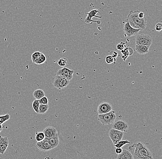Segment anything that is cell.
I'll return each mask as SVG.
<instances>
[{
    "mask_svg": "<svg viewBox=\"0 0 162 159\" xmlns=\"http://www.w3.org/2000/svg\"><path fill=\"white\" fill-rule=\"evenodd\" d=\"M128 149L133 159H153L149 149L139 141L129 146Z\"/></svg>",
    "mask_w": 162,
    "mask_h": 159,
    "instance_id": "cell-1",
    "label": "cell"
},
{
    "mask_svg": "<svg viewBox=\"0 0 162 159\" xmlns=\"http://www.w3.org/2000/svg\"><path fill=\"white\" fill-rule=\"evenodd\" d=\"M139 12V10L134 11L132 9L127 16L126 21L134 28L142 31L145 29L147 25V20L146 17L142 18H139L138 17Z\"/></svg>",
    "mask_w": 162,
    "mask_h": 159,
    "instance_id": "cell-2",
    "label": "cell"
},
{
    "mask_svg": "<svg viewBox=\"0 0 162 159\" xmlns=\"http://www.w3.org/2000/svg\"><path fill=\"white\" fill-rule=\"evenodd\" d=\"M115 113V111H111L105 114H99L98 120L103 125H110L116 120L117 116Z\"/></svg>",
    "mask_w": 162,
    "mask_h": 159,
    "instance_id": "cell-3",
    "label": "cell"
},
{
    "mask_svg": "<svg viewBox=\"0 0 162 159\" xmlns=\"http://www.w3.org/2000/svg\"><path fill=\"white\" fill-rule=\"evenodd\" d=\"M53 85L55 88L61 90L66 88L69 84L70 81L61 76L57 75L52 80Z\"/></svg>",
    "mask_w": 162,
    "mask_h": 159,
    "instance_id": "cell-4",
    "label": "cell"
},
{
    "mask_svg": "<svg viewBox=\"0 0 162 159\" xmlns=\"http://www.w3.org/2000/svg\"><path fill=\"white\" fill-rule=\"evenodd\" d=\"M152 43V39L151 36L147 34L137 35L135 38V44L138 45L147 46H149Z\"/></svg>",
    "mask_w": 162,
    "mask_h": 159,
    "instance_id": "cell-5",
    "label": "cell"
},
{
    "mask_svg": "<svg viewBox=\"0 0 162 159\" xmlns=\"http://www.w3.org/2000/svg\"><path fill=\"white\" fill-rule=\"evenodd\" d=\"M124 135V132L114 129H111L109 131V137L112 141L113 145H116L118 142L122 140Z\"/></svg>",
    "mask_w": 162,
    "mask_h": 159,
    "instance_id": "cell-6",
    "label": "cell"
},
{
    "mask_svg": "<svg viewBox=\"0 0 162 159\" xmlns=\"http://www.w3.org/2000/svg\"><path fill=\"white\" fill-rule=\"evenodd\" d=\"M112 128L122 132H127L129 128V125L128 123L124 120H118L112 123Z\"/></svg>",
    "mask_w": 162,
    "mask_h": 159,
    "instance_id": "cell-7",
    "label": "cell"
},
{
    "mask_svg": "<svg viewBox=\"0 0 162 159\" xmlns=\"http://www.w3.org/2000/svg\"><path fill=\"white\" fill-rule=\"evenodd\" d=\"M99 12H100L97 9L92 10L90 12H85V14H87V16L84 20V22L87 24H90L92 23H96L100 25L101 23V22L100 21H94L92 20L93 17H96V18H102V16H97L96 14L97 13H99Z\"/></svg>",
    "mask_w": 162,
    "mask_h": 159,
    "instance_id": "cell-8",
    "label": "cell"
},
{
    "mask_svg": "<svg viewBox=\"0 0 162 159\" xmlns=\"http://www.w3.org/2000/svg\"><path fill=\"white\" fill-rule=\"evenodd\" d=\"M139 31V29L134 28L132 27L128 22L126 21L124 25V32L125 36L129 37L137 35Z\"/></svg>",
    "mask_w": 162,
    "mask_h": 159,
    "instance_id": "cell-9",
    "label": "cell"
},
{
    "mask_svg": "<svg viewBox=\"0 0 162 159\" xmlns=\"http://www.w3.org/2000/svg\"><path fill=\"white\" fill-rule=\"evenodd\" d=\"M74 73V71L73 70H71L68 68L64 67L58 70L57 72V75L63 77L70 81L72 79Z\"/></svg>",
    "mask_w": 162,
    "mask_h": 159,
    "instance_id": "cell-10",
    "label": "cell"
},
{
    "mask_svg": "<svg viewBox=\"0 0 162 159\" xmlns=\"http://www.w3.org/2000/svg\"><path fill=\"white\" fill-rule=\"evenodd\" d=\"M111 111H112V105L108 102H103L98 106L97 112L99 114H105Z\"/></svg>",
    "mask_w": 162,
    "mask_h": 159,
    "instance_id": "cell-11",
    "label": "cell"
},
{
    "mask_svg": "<svg viewBox=\"0 0 162 159\" xmlns=\"http://www.w3.org/2000/svg\"><path fill=\"white\" fill-rule=\"evenodd\" d=\"M45 138H52L58 136L57 129L53 126H48L44 129L43 131Z\"/></svg>",
    "mask_w": 162,
    "mask_h": 159,
    "instance_id": "cell-12",
    "label": "cell"
},
{
    "mask_svg": "<svg viewBox=\"0 0 162 159\" xmlns=\"http://www.w3.org/2000/svg\"><path fill=\"white\" fill-rule=\"evenodd\" d=\"M36 145L39 150L44 152H46L52 149L50 144L44 139L42 141L36 143Z\"/></svg>",
    "mask_w": 162,
    "mask_h": 159,
    "instance_id": "cell-13",
    "label": "cell"
},
{
    "mask_svg": "<svg viewBox=\"0 0 162 159\" xmlns=\"http://www.w3.org/2000/svg\"><path fill=\"white\" fill-rule=\"evenodd\" d=\"M9 145V141L7 136H0V154H4L6 149L8 147Z\"/></svg>",
    "mask_w": 162,
    "mask_h": 159,
    "instance_id": "cell-14",
    "label": "cell"
},
{
    "mask_svg": "<svg viewBox=\"0 0 162 159\" xmlns=\"http://www.w3.org/2000/svg\"><path fill=\"white\" fill-rule=\"evenodd\" d=\"M149 49V46H147L142 45L135 44V50L139 54L143 55L148 53Z\"/></svg>",
    "mask_w": 162,
    "mask_h": 159,
    "instance_id": "cell-15",
    "label": "cell"
},
{
    "mask_svg": "<svg viewBox=\"0 0 162 159\" xmlns=\"http://www.w3.org/2000/svg\"><path fill=\"white\" fill-rule=\"evenodd\" d=\"M44 140L47 141L50 144L52 149H54L58 146L59 145V138L58 136H54L52 138H45L44 139Z\"/></svg>",
    "mask_w": 162,
    "mask_h": 159,
    "instance_id": "cell-16",
    "label": "cell"
},
{
    "mask_svg": "<svg viewBox=\"0 0 162 159\" xmlns=\"http://www.w3.org/2000/svg\"><path fill=\"white\" fill-rule=\"evenodd\" d=\"M122 53L123 54L122 58L124 61L127 59V58L129 56H131L133 54L134 51L132 48L130 47H126L124 49L121 51Z\"/></svg>",
    "mask_w": 162,
    "mask_h": 159,
    "instance_id": "cell-17",
    "label": "cell"
},
{
    "mask_svg": "<svg viewBox=\"0 0 162 159\" xmlns=\"http://www.w3.org/2000/svg\"><path fill=\"white\" fill-rule=\"evenodd\" d=\"M116 159H133V158L129 150L123 149L121 154L118 155Z\"/></svg>",
    "mask_w": 162,
    "mask_h": 159,
    "instance_id": "cell-18",
    "label": "cell"
},
{
    "mask_svg": "<svg viewBox=\"0 0 162 159\" xmlns=\"http://www.w3.org/2000/svg\"><path fill=\"white\" fill-rule=\"evenodd\" d=\"M33 95L36 99L39 100L44 96H45V93L42 90L38 89H36V90L34 91V92H33Z\"/></svg>",
    "mask_w": 162,
    "mask_h": 159,
    "instance_id": "cell-19",
    "label": "cell"
},
{
    "mask_svg": "<svg viewBox=\"0 0 162 159\" xmlns=\"http://www.w3.org/2000/svg\"><path fill=\"white\" fill-rule=\"evenodd\" d=\"M49 104H40L39 107L38 114H44L49 110Z\"/></svg>",
    "mask_w": 162,
    "mask_h": 159,
    "instance_id": "cell-20",
    "label": "cell"
},
{
    "mask_svg": "<svg viewBox=\"0 0 162 159\" xmlns=\"http://www.w3.org/2000/svg\"><path fill=\"white\" fill-rule=\"evenodd\" d=\"M46 57L45 55L43 54V53H41V55L36 60L34 63L38 64V65H40V64H42V63H45V61H46Z\"/></svg>",
    "mask_w": 162,
    "mask_h": 159,
    "instance_id": "cell-21",
    "label": "cell"
},
{
    "mask_svg": "<svg viewBox=\"0 0 162 159\" xmlns=\"http://www.w3.org/2000/svg\"><path fill=\"white\" fill-rule=\"evenodd\" d=\"M45 138V135H44V133H43V132H36L35 139L37 142L44 140Z\"/></svg>",
    "mask_w": 162,
    "mask_h": 159,
    "instance_id": "cell-22",
    "label": "cell"
},
{
    "mask_svg": "<svg viewBox=\"0 0 162 159\" xmlns=\"http://www.w3.org/2000/svg\"><path fill=\"white\" fill-rule=\"evenodd\" d=\"M131 142L128 140H121L119 141L117 144L114 145L115 147L117 148H122L124 145H127V144H130Z\"/></svg>",
    "mask_w": 162,
    "mask_h": 159,
    "instance_id": "cell-23",
    "label": "cell"
},
{
    "mask_svg": "<svg viewBox=\"0 0 162 159\" xmlns=\"http://www.w3.org/2000/svg\"><path fill=\"white\" fill-rule=\"evenodd\" d=\"M39 105H40V104L39 103L38 100H37V99H35V100L33 101V103L32 104V107L33 108L34 111L38 114Z\"/></svg>",
    "mask_w": 162,
    "mask_h": 159,
    "instance_id": "cell-24",
    "label": "cell"
},
{
    "mask_svg": "<svg viewBox=\"0 0 162 159\" xmlns=\"http://www.w3.org/2000/svg\"><path fill=\"white\" fill-rule=\"evenodd\" d=\"M68 63V59L65 57L59 59L58 61V64L59 66L64 67Z\"/></svg>",
    "mask_w": 162,
    "mask_h": 159,
    "instance_id": "cell-25",
    "label": "cell"
},
{
    "mask_svg": "<svg viewBox=\"0 0 162 159\" xmlns=\"http://www.w3.org/2000/svg\"><path fill=\"white\" fill-rule=\"evenodd\" d=\"M10 118V115L8 114H6L4 115H0V123L1 124H3L5 122L8 121Z\"/></svg>",
    "mask_w": 162,
    "mask_h": 159,
    "instance_id": "cell-26",
    "label": "cell"
},
{
    "mask_svg": "<svg viewBox=\"0 0 162 159\" xmlns=\"http://www.w3.org/2000/svg\"><path fill=\"white\" fill-rule=\"evenodd\" d=\"M41 53H42L38 51V52H35L33 54H32L31 59L33 63H35L36 60L41 55Z\"/></svg>",
    "mask_w": 162,
    "mask_h": 159,
    "instance_id": "cell-27",
    "label": "cell"
},
{
    "mask_svg": "<svg viewBox=\"0 0 162 159\" xmlns=\"http://www.w3.org/2000/svg\"><path fill=\"white\" fill-rule=\"evenodd\" d=\"M38 101L40 104H49V99L46 96L38 100Z\"/></svg>",
    "mask_w": 162,
    "mask_h": 159,
    "instance_id": "cell-28",
    "label": "cell"
},
{
    "mask_svg": "<svg viewBox=\"0 0 162 159\" xmlns=\"http://www.w3.org/2000/svg\"><path fill=\"white\" fill-rule=\"evenodd\" d=\"M116 61V59L113 58L111 55L108 56L105 58V62L108 64H111Z\"/></svg>",
    "mask_w": 162,
    "mask_h": 159,
    "instance_id": "cell-29",
    "label": "cell"
},
{
    "mask_svg": "<svg viewBox=\"0 0 162 159\" xmlns=\"http://www.w3.org/2000/svg\"><path fill=\"white\" fill-rule=\"evenodd\" d=\"M126 45H125V43L124 42H121L120 43L118 44L117 46V49L118 50H120V51H122V50L124 49L125 48H126Z\"/></svg>",
    "mask_w": 162,
    "mask_h": 159,
    "instance_id": "cell-30",
    "label": "cell"
},
{
    "mask_svg": "<svg viewBox=\"0 0 162 159\" xmlns=\"http://www.w3.org/2000/svg\"><path fill=\"white\" fill-rule=\"evenodd\" d=\"M155 29L157 31H161L162 29V25L161 23H158L156 24L155 26Z\"/></svg>",
    "mask_w": 162,
    "mask_h": 159,
    "instance_id": "cell-31",
    "label": "cell"
},
{
    "mask_svg": "<svg viewBox=\"0 0 162 159\" xmlns=\"http://www.w3.org/2000/svg\"><path fill=\"white\" fill-rule=\"evenodd\" d=\"M110 55L111 56V57H112L114 58V59H116L117 57H118V53L115 52V51H111V52L110 53Z\"/></svg>",
    "mask_w": 162,
    "mask_h": 159,
    "instance_id": "cell-32",
    "label": "cell"
},
{
    "mask_svg": "<svg viewBox=\"0 0 162 159\" xmlns=\"http://www.w3.org/2000/svg\"><path fill=\"white\" fill-rule=\"evenodd\" d=\"M122 148H117L116 149H115V153H116L118 155H119L120 154H121L122 152Z\"/></svg>",
    "mask_w": 162,
    "mask_h": 159,
    "instance_id": "cell-33",
    "label": "cell"
},
{
    "mask_svg": "<svg viewBox=\"0 0 162 159\" xmlns=\"http://www.w3.org/2000/svg\"><path fill=\"white\" fill-rule=\"evenodd\" d=\"M138 17H139V18H142L146 17L145 14H144V12H139L138 14Z\"/></svg>",
    "mask_w": 162,
    "mask_h": 159,
    "instance_id": "cell-34",
    "label": "cell"
},
{
    "mask_svg": "<svg viewBox=\"0 0 162 159\" xmlns=\"http://www.w3.org/2000/svg\"><path fill=\"white\" fill-rule=\"evenodd\" d=\"M3 127L2 126V124L0 123V133H1V132L2 131V129H3Z\"/></svg>",
    "mask_w": 162,
    "mask_h": 159,
    "instance_id": "cell-35",
    "label": "cell"
}]
</instances>
